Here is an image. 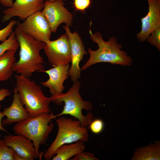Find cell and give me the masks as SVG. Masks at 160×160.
I'll list each match as a JSON object with an SVG mask.
<instances>
[{
    "mask_svg": "<svg viewBox=\"0 0 160 160\" xmlns=\"http://www.w3.org/2000/svg\"><path fill=\"white\" fill-rule=\"evenodd\" d=\"M20 47L19 57L13 64L12 70L18 74L30 78L36 71L45 70L41 51L45 43L37 41L23 32L17 25L14 31Z\"/></svg>",
    "mask_w": 160,
    "mask_h": 160,
    "instance_id": "obj_1",
    "label": "cell"
},
{
    "mask_svg": "<svg viewBox=\"0 0 160 160\" xmlns=\"http://www.w3.org/2000/svg\"><path fill=\"white\" fill-rule=\"evenodd\" d=\"M89 33L91 40L98 45V48L96 50L89 48V57L81 67V70H86L96 63L102 62L123 66L131 65L133 62L132 58L126 52L121 49L122 46L118 42L116 38L112 36L108 41H105L99 31L93 33L90 29Z\"/></svg>",
    "mask_w": 160,
    "mask_h": 160,
    "instance_id": "obj_2",
    "label": "cell"
},
{
    "mask_svg": "<svg viewBox=\"0 0 160 160\" xmlns=\"http://www.w3.org/2000/svg\"><path fill=\"white\" fill-rule=\"evenodd\" d=\"M81 84L78 80L73 82L72 86L65 93L63 92L49 97L51 102L60 105L64 103L62 112L54 115L56 118L64 115H69L79 120L82 126L87 127L92 120L93 115L90 112L93 108L92 104L82 98L79 91Z\"/></svg>",
    "mask_w": 160,
    "mask_h": 160,
    "instance_id": "obj_3",
    "label": "cell"
},
{
    "mask_svg": "<svg viewBox=\"0 0 160 160\" xmlns=\"http://www.w3.org/2000/svg\"><path fill=\"white\" fill-rule=\"evenodd\" d=\"M14 76L16 81L15 87L31 117L49 113L51 102L49 97L44 95L41 86L30 78L18 74Z\"/></svg>",
    "mask_w": 160,
    "mask_h": 160,
    "instance_id": "obj_4",
    "label": "cell"
},
{
    "mask_svg": "<svg viewBox=\"0 0 160 160\" xmlns=\"http://www.w3.org/2000/svg\"><path fill=\"white\" fill-rule=\"evenodd\" d=\"M55 118L53 113H44L17 123L12 127L15 135L23 136L32 141L36 150V158L40 156V146L45 144L52 131L54 125L51 121Z\"/></svg>",
    "mask_w": 160,
    "mask_h": 160,
    "instance_id": "obj_5",
    "label": "cell"
},
{
    "mask_svg": "<svg viewBox=\"0 0 160 160\" xmlns=\"http://www.w3.org/2000/svg\"><path fill=\"white\" fill-rule=\"evenodd\" d=\"M56 122L58 132L54 141L44 155V158L47 160L52 159L56 150L60 146L79 141L87 142L89 138L87 127L82 126L77 119L61 116Z\"/></svg>",
    "mask_w": 160,
    "mask_h": 160,
    "instance_id": "obj_6",
    "label": "cell"
},
{
    "mask_svg": "<svg viewBox=\"0 0 160 160\" xmlns=\"http://www.w3.org/2000/svg\"><path fill=\"white\" fill-rule=\"evenodd\" d=\"M45 43L43 49L51 65L55 67L68 64L71 62L70 41L66 33L55 40H49Z\"/></svg>",
    "mask_w": 160,
    "mask_h": 160,
    "instance_id": "obj_7",
    "label": "cell"
},
{
    "mask_svg": "<svg viewBox=\"0 0 160 160\" xmlns=\"http://www.w3.org/2000/svg\"><path fill=\"white\" fill-rule=\"evenodd\" d=\"M16 25L23 32L35 39L46 42L50 40L51 33L49 25L41 11L30 16Z\"/></svg>",
    "mask_w": 160,
    "mask_h": 160,
    "instance_id": "obj_8",
    "label": "cell"
},
{
    "mask_svg": "<svg viewBox=\"0 0 160 160\" xmlns=\"http://www.w3.org/2000/svg\"><path fill=\"white\" fill-rule=\"evenodd\" d=\"M41 11L53 33L56 32L58 27L62 23L69 27L72 25L73 15L65 7L63 1L56 0L52 2L46 1Z\"/></svg>",
    "mask_w": 160,
    "mask_h": 160,
    "instance_id": "obj_9",
    "label": "cell"
},
{
    "mask_svg": "<svg viewBox=\"0 0 160 160\" xmlns=\"http://www.w3.org/2000/svg\"><path fill=\"white\" fill-rule=\"evenodd\" d=\"M63 27L70 41L71 64L68 75L74 82L78 80L81 77V71L79 64L84 55L87 54V52L78 33L76 31L72 33L69 27L67 25Z\"/></svg>",
    "mask_w": 160,
    "mask_h": 160,
    "instance_id": "obj_10",
    "label": "cell"
},
{
    "mask_svg": "<svg viewBox=\"0 0 160 160\" xmlns=\"http://www.w3.org/2000/svg\"><path fill=\"white\" fill-rule=\"evenodd\" d=\"M47 0H15L12 6L3 11V21L15 17L24 20L32 15L43 9Z\"/></svg>",
    "mask_w": 160,
    "mask_h": 160,
    "instance_id": "obj_11",
    "label": "cell"
},
{
    "mask_svg": "<svg viewBox=\"0 0 160 160\" xmlns=\"http://www.w3.org/2000/svg\"><path fill=\"white\" fill-rule=\"evenodd\" d=\"M148 11L141 19V29L136 34L137 40L145 41L150 34L156 28L160 27V0H147Z\"/></svg>",
    "mask_w": 160,
    "mask_h": 160,
    "instance_id": "obj_12",
    "label": "cell"
},
{
    "mask_svg": "<svg viewBox=\"0 0 160 160\" xmlns=\"http://www.w3.org/2000/svg\"><path fill=\"white\" fill-rule=\"evenodd\" d=\"M69 63L59 65L51 69L44 70L43 72L49 76L47 81L41 83L44 87L48 88L52 95L63 92L65 87L63 83L69 76Z\"/></svg>",
    "mask_w": 160,
    "mask_h": 160,
    "instance_id": "obj_13",
    "label": "cell"
},
{
    "mask_svg": "<svg viewBox=\"0 0 160 160\" xmlns=\"http://www.w3.org/2000/svg\"><path fill=\"white\" fill-rule=\"evenodd\" d=\"M10 134L4 136L3 139L8 147L12 148L24 160H33L36 150L32 141L25 137Z\"/></svg>",
    "mask_w": 160,
    "mask_h": 160,
    "instance_id": "obj_14",
    "label": "cell"
},
{
    "mask_svg": "<svg viewBox=\"0 0 160 160\" xmlns=\"http://www.w3.org/2000/svg\"><path fill=\"white\" fill-rule=\"evenodd\" d=\"M12 102L9 107L4 108L2 113L6 118L2 120L4 126L11 125L15 123L23 121L31 117L22 103L18 94L15 87Z\"/></svg>",
    "mask_w": 160,
    "mask_h": 160,
    "instance_id": "obj_15",
    "label": "cell"
},
{
    "mask_svg": "<svg viewBox=\"0 0 160 160\" xmlns=\"http://www.w3.org/2000/svg\"><path fill=\"white\" fill-rule=\"evenodd\" d=\"M84 142L79 141L63 145L56 150L52 160H68L85 150Z\"/></svg>",
    "mask_w": 160,
    "mask_h": 160,
    "instance_id": "obj_16",
    "label": "cell"
},
{
    "mask_svg": "<svg viewBox=\"0 0 160 160\" xmlns=\"http://www.w3.org/2000/svg\"><path fill=\"white\" fill-rule=\"evenodd\" d=\"M17 50L7 51L0 57V81H7L11 78L13 74L12 67L15 61V53Z\"/></svg>",
    "mask_w": 160,
    "mask_h": 160,
    "instance_id": "obj_17",
    "label": "cell"
},
{
    "mask_svg": "<svg viewBox=\"0 0 160 160\" xmlns=\"http://www.w3.org/2000/svg\"><path fill=\"white\" fill-rule=\"evenodd\" d=\"M160 147L159 142L154 144L138 149L134 153L132 160H160Z\"/></svg>",
    "mask_w": 160,
    "mask_h": 160,
    "instance_id": "obj_18",
    "label": "cell"
},
{
    "mask_svg": "<svg viewBox=\"0 0 160 160\" xmlns=\"http://www.w3.org/2000/svg\"><path fill=\"white\" fill-rule=\"evenodd\" d=\"M19 47V43L13 31L6 40L0 44V57L8 50L17 51Z\"/></svg>",
    "mask_w": 160,
    "mask_h": 160,
    "instance_id": "obj_19",
    "label": "cell"
},
{
    "mask_svg": "<svg viewBox=\"0 0 160 160\" xmlns=\"http://www.w3.org/2000/svg\"><path fill=\"white\" fill-rule=\"evenodd\" d=\"M14 151L7 145L3 139L0 140V160H14Z\"/></svg>",
    "mask_w": 160,
    "mask_h": 160,
    "instance_id": "obj_20",
    "label": "cell"
},
{
    "mask_svg": "<svg viewBox=\"0 0 160 160\" xmlns=\"http://www.w3.org/2000/svg\"><path fill=\"white\" fill-rule=\"evenodd\" d=\"M17 22L15 20H11L6 27L0 30V43L6 40L13 32V27L16 24Z\"/></svg>",
    "mask_w": 160,
    "mask_h": 160,
    "instance_id": "obj_21",
    "label": "cell"
},
{
    "mask_svg": "<svg viewBox=\"0 0 160 160\" xmlns=\"http://www.w3.org/2000/svg\"><path fill=\"white\" fill-rule=\"evenodd\" d=\"M146 40L151 44L160 50V27L156 29L147 37Z\"/></svg>",
    "mask_w": 160,
    "mask_h": 160,
    "instance_id": "obj_22",
    "label": "cell"
},
{
    "mask_svg": "<svg viewBox=\"0 0 160 160\" xmlns=\"http://www.w3.org/2000/svg\"><path fill=\"white\" fill-rule=\"evenodd\" d=\"M104 123L102 120L98 119L92 120L88 125V128L93 133L98 134L103 131Z\"/></svg>",
    "mask_w": 160,
    "mask_h": 160,
    "instance_id": "obj_23",
    "label": "cell"
},
{
    "mask_svg": "<svg viewBox=\"0 0 160 160\" xmlns=\"http://www.w3.org/2000/svg\"><path fill=\"white\" fill-rule=\"evenodd\" d=\"M71 160H98L93 153L87 152H81L74 156Z\"/></svg>",
    "mask_w": 160,
    "mask_h": 160,
    "instance_id": "obj_24",
    "label": "cell"
},
{
    "mask_svg": "<svg viewBox=\"0 0 160 160\" xmlns=\"http://www.w3.org/2000/svg\"><path fill=\"white\" fill-rule=\"evenodd\" d=\"M91 0H74V5L76 10L84 12L90 5Z\"/></svg>",
    "mask_w": 160,
    "mask_h": 160,
    "instance_id": "obj_25",
    "label": "cell"
},
{
    "mask_svg": "<svg viewBox=\"0 0 160 160\" xmlns=\"http://www.w3.org/2000/svg\"><path fill=\"white\" fill-rule=\"evenodd\" d=\"M10 93V90L4 88L0 89V102L9 95ZM1 107V105H0V109Z\"/></svg>",
    "mask_w": 160,
    "mask_h": 160,
    "instance_id": "obj_26",
    "label": "cell"
},
{
    "mask_svg": "<svg viewBox=\"0 0 160 160\" xmlns=\"http://www.w3.org/2000/svg\"><path fill=\"white\" fill-rule=\"evenodd\" d=\"M12 0H0V3L4 6L9 8L11 7L13 3Z\"/></svg>",
    "mask_w": 160,
    "mask_h": 160,
    "instance_id": "obj_27",
    "label": "cell"
},
{
    "mask_svg": "<svg viewBox=\"0 0 160 160\" xmlns=\"http://www.w3.org/2000/svg\"><path fill=\"white\" fill-rule=\"evenodd\" d=\"M4 116L2 113V112L0 111V130L8 134H10L4 128V126L2 124V119Z\"/></svg>",
    "mask_w": 160,
    "mask_h": 160,
    "instance_id": "obj_28",
    "label": "cell"
},
{
    "mask_svg": "<svg viewBox=\"0 0 160 160\" xmlns=\"http://www.w3.org/2000/svg\"><path fill=\"white\" fill-rule=\"evenodd\" d=\"M13 157L14 160H24V159L16 153L14 151L13 153Z\"/></svg>",
    "mask_w": 160,
    "mask_h": 160,
    "instance_id": "obj_29",
    "label": "cell"
},
{
    "mask_svg": "<svg viewBox=\"0 0 160 160\" xmlns=\"http://www.w3.org/2000/svg\"><path fill=\"white\" fill-rule=\"evenodd\" d=\"M55 0H47L46 1H49V2H52L54 1ZM61 0L64 1H66V0Z\"/></svg>",
    "mask_w": 160,
    "mask_h": 160,
    "instance_id": "obj_30",
    "label": "cell"
},
{
    "mask_svg": "<svg viewBox=\"0 0 160 160\" xmlns=\"http://www.w3.org/2000/svg\"><path fill=\"white\" fill-rule=\"evenodd\" d=\"M1 137V134H0V138Z\"/></svg>",
    "mask_w": 160,
    "mask_h": 160,
    "instance_id": "obj_31",
    "label": "cell"
}]
</instances>
